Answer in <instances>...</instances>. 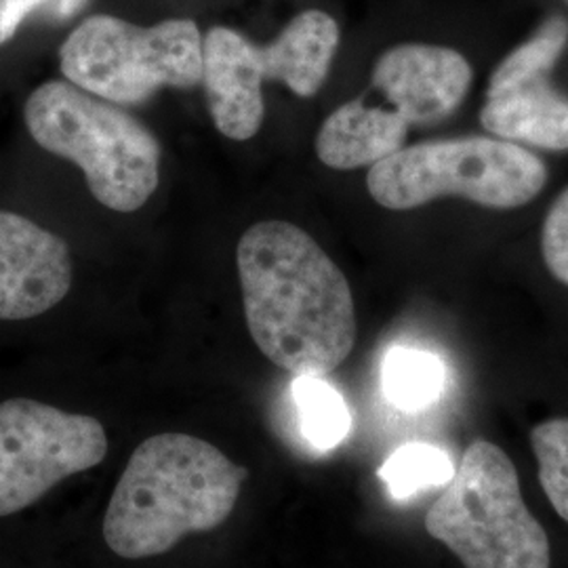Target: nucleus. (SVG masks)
<instances>
[{"instance_id": "9", "label": "nucleus", "mask_w": 568, "mask_h": 568, "mask_svg": "<svg viewBox=\"0 0 568 568\" xmlns=\"http://www.w3.org/2000/svg\"><path fill=\"white\" fill-rule=\"evenodd\" d=\"M568 47V20L551 16L508 53L488 79L480 124L493 138L539 148L568 150V98L554 89L549 74Z\"/></svg>"}, {"instance_id": "10", "label": "nucleus", "mask_w": 568, "mask_h": 568, "mask_svg": "<svg viewBox=\"0 0 568 568\" xmlns=\"http://www.w3.org/2000/svg\"><path fill=\"white\" fill-rule=\"evenodd\" d=\"M74 278L68 243L0 209V321H30L63 302Z\"/></svg>"}, {"instance_id": "19", "label": "nucleus", "mask_w": 568, "mask_h": 568, "mask_svg": "<svg viewBox=\"0 0 568 568\" xmlns=\"http://www.w3.org/2000/svg\"><path fill=\"white\" fill-rule=\"evenodd\" d=\"M567 2H568V0H567Z\"/></svg>"}, {"instance_id": "2", "label": "nucleus", "mask_w": 568, "mask_h": 568, "mask_svg": "<svg viewBox=\"0 0 568 568\" xmlns=\"http://www.w3.org/2000/svg\"><path fill=\"white\" fill-rule=\"evenodd\" d=\"M248 471L190 434H156L133 450L103 518L108 548L126 560L166 554L194 532L222 527Z\"/></svg>"}, {"instance_id": "11", "label": "nucleus", "mask_w": 568, "mask_h": 568, "mask_svg": "<svg viewBox=\"0 0 568 568\" xmlns=\"http://www.w3.org/2000/svg\"><path fill=\"white\" fill-rule=\"evenodd\" d=\"M265 74L260 44L232 28L203 37V84L211 119L227 140L246 142L264 124Z\"/></svg>"}, {"instance_id": "12", "label": "nucleus", "mask_w": 568, "mask_h": 568, "mask_svg": "<svg viewBox=\"0 0 568 568\" xmlns=\"http://www.w3.org/2000/svg\"><path fill=\"white\" fill-rule=\"evenodd\" d=\"M339 26L321 9H307L260 47L265 81H283L295 95L314 98L325 84L339 47Z\"/></svg>"}, {"instance_id": "1", "label": "nucleus", "mask_w": 568, "mask_h": 568, "mask_svg": "<svg viewBox=\"0 0 568 568\" xmlns=\"http://www.w3.org/2000/svg\"><path fill=\"white\" fill-rule=\"evenodd\" d=\"M248 333L293 377H326L356 344V305L344 272L300 225H251L236 248Z\"/></svg>"}, {"instance_id": "18", "label": "nucleus", "mask_w": 568, "mask_h": 568, "mask_svg": "<svg viewBox=\"0 0 568 568\" xmlns=\"http://www.w3.org/2000/svg\"><path fill=\"white\" fill-rule=\"evenodd\" d=\"M44 4L53 9L55 16L70 18L79 13L87 0H0V44L11 41L30 13L39 11Z\"/></svg>"}, {"instance_id": "13", "label": "nucleus", "mask_w": 568, "mask_h": 568, "mask_svg": "<svg viewBox=\"0 0 568 568\" xmlns=\"http://www.w3.org/2000/svg\"><path fill=\"white\" fill-rule=\"evenodd\" d=\"M382 386L389 405L400 410H424L447 386L445 363L427 349L392 347L382 368Z\"/></svg>"}, {"instance_id": "8", "label": "nucleus", "mask_w": 568, "mask_h": 568, "mask_svg": "<svg viewBox=\"0 0 568 568\" xmlns=\"http://www.w3.org/2000/svg\"><path fill=\"white\" fill-rule=\"evenodd\" d=\"M108 455L102 424L32 398L0 403V518L34 506L65 478Z\"/></svg>"}, {"instance_id": "6", "label": "nucleus", "mask_w": 568, "mask_h": 568, "mask_svg": "<svg viewBox=\"0 0 568 568\" xmlns=\"http://www.w3.org/2000/svg\"><path fill=\"white\" fill-rule=\"evenodd\" d=\"M427 532L466 568H549L546 528L528 511L506 450L474 440L443 495L427 509Z\"/></svg>"}, {"instance_id": "16", "label": "nucleus", "mask_w": 568, "mask_h": 568, "mask_svg": "<svg viewBox=\"0 0 568 568\" xmlns=\"http://www.w3.org/2000/svg\"><path fill=\"white\" fill-rule=\"evenodd\" d=\"M539 483L551 508L568 523V419H549L530 432Z\"/></svg>"}, {"instance_id": "17", "label": "nucleus", "mask_w": 568, "mask_h": 568, "mask_svg": "<svg viewBox=\"0 0 568 568\" xmlns=\"http://www.w3.org/2000/svg\"><path fill=\"white\" fill-rule=\"evenodd\" d=\"M541 253L549 274L568 286V187L549 206L541 230Z\"/></svg>"}, {"instance_id": "7", "label": "nucleus", "mask_w": 568, "mask_h": 568, "mask_svg": "<svg viewBox=\"0 0 568 568\" xmlns=\"http://www.w3.org/2000/svg\"><path fill=\"white\" fill-rule=\"evenodd\" d=\"M60 68L65 81L105 102L138 105L163 87L203 84V34L192 20L138 26L93 16L61 44Z\"/></svg>"}, {"instance_id": "4", "label": "nucleus", "mask_w": 568, "mask_h": 568, "mask_svg": "<svg viewBox=\"0 0 568 568\" xmlns=\"http://www.w3.org/2000/svg\"><path fill=\"white\" fill-rule=\"evenodd\" d=\"M32 140L53 156L81 166L93 199L133 213L161 182V143L116 103L68 81L37 87L23 105Z\"/></svg>"}, {"instance_id": "5", "label": "nucleus", "mask_w": 568, "mask_h": 568, "mask_svg": "<svg viewBox=\"0 0 568 568\" xmlns=\"http://www.w3.org/2000/svg\"><path fill=\"white\" fill-rule=\"evenodd\" d=\"M546 183L548 166L537 154L493 135L405 145L366 175L371 199L389 211L440 199L508 211L535 201Z\"/></svg>"}, {"instance_id": "14", "label": "nucleus", "mask_w": 568, "mask_h": 568, "mask_svg": "<svg viewBox=\"0 0 568 568\" xmlns=\"http://www.w3.org/2000/svg\"><path fill=\"white\" fill-rule=\"evenodd\" d=\"M293 398L305 440L318 450L344 443L352 417L344 396L325 377H295Z\"/></svg>"}, {"instance_id": "15", "label": "nucleus", "mask_w": 568, "mask_h": 568, "mask_svg": "<svg viewBox=\"0 0 568 568\" xmlns=\"http://www.w3.org/2000/svg\"><path fill=\"white\" fill-rule=\"evenodd\" d=\"M455 474V464L445 448L427 443H408L396 448L379 469L387 493L396 501L436 487H447Z\"/></svg>"}, {"instance_id": "3", "label": "nucleus", "mask_w": 568, "mask_h": 568, "mask_svg": "<svg viewBox=\"0 0 568 568\" xmlns=\"http://www.w3.org/2000/svg\"><path fill=\"white\" fill-rule=\"evenodd\" d=\"M474 70L455 49L405 42L375 61L363 95L339 105L316 135L321 163L352 171L405 148L413 126L448 119L466 100Z\"/></svg>"}]
</instances>
